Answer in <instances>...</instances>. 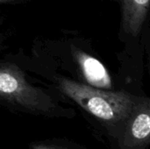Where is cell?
Masks as SVG:
<instances>
[{
    "label": "cell",
    "instance_id": "6da1fadb",
    "mask_svg": "<svg viewBox=\"0 0 150 149\" xmlns=\"http://www.w3.org/2000/svg\"><path fill=\"white\" fill-rule=\"evenodd\" d=\"M59 87L95 119L107 141L115 136L139 100L126 91L105 90L64 78L60 80Z\"/></svg>",
    "mask_w": 150,
    "mask_h": 149
},
{
    "label": "cell",
    "instance_id": "7a4b0ae2",
    "mask_svg": "<svg viewBox=\"0 0 150 149\" xmlns=\"http://www.w3.org/2000/svg\"><path fill=\"white\" fill-rule=\"evenodd\" d=\"M0 105L11 111L51 119H72L76 113L49 94L32 86L15 65L0 64Z\"/></svg>",
    "mask_w": 150,
    "mask_h": 149
},
{
    "label": "cell",
    "instance_id": "3957f363",
    "mask_svg": "<svg viewBox=\"0 0 150 149\" xmlns=\"http://www.w3.org/2000/svg\"><path fill=\"white\" fill-rule=\"evenodd\" d=\"M110 149H149L150 146V103L139 98L129 117L108 141Z\"/></svg>",
    "mask_w": 150,
    "mask_h": 149
},
{
    "label": "cell",
    "instance_id": "277c9868",
    "mask_svg": "<svg viewBox=\"0 0 150 149\" xmlns=\"http://www.w3.org/2000/svg\"><path fill=\"white\" fill-rule=\"evenodd\" d=\"M75 56L90 85L102 90L112 88L111 77L105 66L98 60L81 51H76Z\"/></svg>",
    "mask_w": 150,
    "mask_h": 149
},
{
    "label": "cell",
    "instance_id": "5b68a950",
    "mask_svg": "<svg viewBox=\"0 0 150 149\" xmlns=\"http://www.w3.org/2000/svg\"><path fill=\"white\" fill-rule=\"evenodd\" d=\"M123 24L128 32L137 36L145 22L149 0H121Z\"/></svg>",
    "mask_w": 150,
    "mask_h": 149
},
{
    "label": "cell",
    "instance_id": "8992f818",
    "mask_svg": "<svg viewBox=\"0 0 150 149\" xmlns=\"http://www.w3.org/2000/svg\"><path fill=\"white\" fill-rule=\"evenodd\" d=\"M28 149H88L67 138H50L34 141L28 144Z\"/></svg>",
    "mask_w": 150,
    "mask_h": 149
},
{
    "label": "cell",
    "instance_id": "52a82bcc",
    "mask_svg": "<svg viewBox=\"0 0 150 149\" xmlns=\"http://www.w3.org/2000/svg\"><path fill=\"white\" fill-rule=\"evenodd\" d=\"M17 0H0V4H7V3H12L16 2Z\"/></svg>",
    "mask_w": 150,
    "mask_h": 149
}]
</instances>
